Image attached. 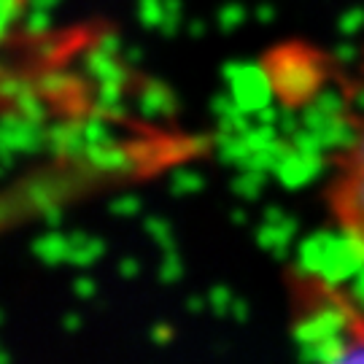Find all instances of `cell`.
<instances>
[{"label": "cell", "instance_id": "obj_1", "mask_svg": "<svg viewBox=\"0 0 364 364\" xmlns=\"http://www.w3.org/2000/svg\"><path fill=\"white\" fill-rule=\"evenodd\" d=\"M324 203L332 227L364 262V111L329 159Z\"/></svg>", "mask_w": 364, "mask_h": 364}, {"label": "cell", "instance_id": "obj_2", "mask_svg": "<svg viewBox=\"0 0 364 364\" xmlns=\"http://www.w3.org/2000/svg\"><path fill=\"white\" fill-rule=\"evenodd\" d=\"M343 321L346 340L329 351L324 364H364V311L348 294L343 299Z\"/></svg>", "mask_w": 364, "mask_h": 364}]
</instances>
